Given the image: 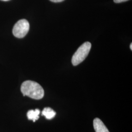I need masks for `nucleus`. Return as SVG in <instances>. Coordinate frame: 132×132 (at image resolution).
Returning a JSON list of instances; mask_svg holds the SVG:
<instances>
[{"mask_svg":"<svg viewBox=\"0 0 132 132\" xmlns=\"http://www.w3.org/2000/svg\"><path fill=\"white\" fill-rule=\"evenodd\" d=\"M21 90L24 96H28L32 99L39 100L44 96V90L38 83L31 80L24 82L21 87Z\"/></svg>","mask_w":132,"mask_h":132,"instance_id":"f257e3e1","label":"nucleus"},{"mask_svg":"<svg viewBox=\"0 0 132 132\" xmlns=\"http://www.w3.org/2000/svg\"><path fill=\"white\" fill-rule=\"evenodd\" d=\"M91 47L92 45L89 42H86L82 44L72 56L71 59L72 65L77 66L83 61L88 55Z\"/></svg>","mask_w":132,"mask_h":132,"instance_id":"f03ea898","label":"nucleus"},{"mask_svg":"<svg viewBox=\"0 0 132 132\" xmlns=\"http://www.w3.org/2000/svg\"><path fill=\"white\" fill-rule=\"evenodd\" d=\"M29 24L26 19L18 21L14 25L13 28V34L14 36L18 38L24 37L29 31Z\"/></svg>","mask_w":132,"mask_h":132,"instance_id":"7ed1b4c3","label":"nucleus"},{"mask_svg":"<svg viewBox=\"0 0 132 132\" xmlns=\"http://www.w3.org/2000/svg\"><path fill=\"white\" fill-rule=\"evenodd\" d=\"M93 124L95 132H110L103 122L99 118H95Z\"/></svg>","mask_w":132,"mask_h":132,"instance_id":"20e7f679","label":"nucleus"},{"mask_svg":"<svg viewBox=\"0 0 132 132\" xmlns=\"http://www.w3.org/2000/svg\"><path fill=\"white\" fill-rule=\"evenodd\" d=\"M40 113V111L38 109H36L35 110H30L27 113V117L29 120H32L33 122H35L36 120L39 118V115Z\"/></svg>","mask_w":132,"mask_h":132,"instance_id":"39448f33","label":"nucleus"},{"mask_svg":"<svg viewBox=\"0 0 132 132\" xmlns=\"http://www.w3.org/2000/svg\"><path fill=\"white\" fill-rule=\"evenodd\" d=\"M56 112L53 110L49 107L45 108L42 112L43 116H45V118L48 120H51L54 118L56 116Z\"/></svg>","mask_w":132,"mask_h":132,"instance_id":"423d86ee","label":"nucleus"},{"mask_svg":"<svg viewBox=\"0 0 132 132\" xmlns=\"http://www.w3.org/2000/svg\"><path fill=\"white\" fill-rule=\"evenodd\" d=\"M129 0H113V2L116 3H121L124 2H126Z\"/></svg>","mask_w":132,"mask_h":132,"instance_id":"0eeeda50","label":"nucleus"},{"mask_svg":"<svg viewBox=\"0 0 132 132\" xmlns=\"http://www.w3.org/2000/svg\"><path fill=\"white\" fill-rule=\"evenodd\" d=\"M51 2H53V3H59V2H61L64 1V0H50Z\"/></svg>","mask_w":132,"mask_h":132,"instance_id":"6e6552de","label":"nucleus"},{"mask_svg":"<svg viewBox=\"0 0 132 132\" xmlns=\"http://www.w3.org/2000/svg\"><path fill=\"white\" fill-rule=\"evenodd\" d=\"M130 49H131V50L132 51V44L131 43V45H130Z\"/></svg>","mask_w":132,"mask_h":132,"instance_id":"1a4fd4ad","label":"nucleus"},{"mask_svg":"<svg viewBox=\"0 0 132 132\" xmlns=\"http://www.w3.org/2000/svg\"><path fill=\"white\" fill-rule=\"evenodd\" d=\"M1 1H10V0H1Z\"/></svg>","mask_w":132,"mask_h":132,"instance_id":"9d476101","label":"nucleus"}]
</instances>
